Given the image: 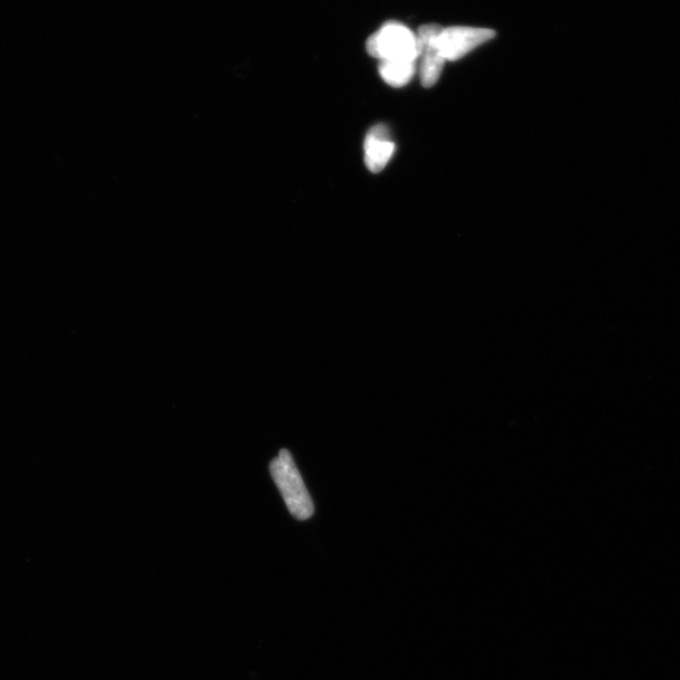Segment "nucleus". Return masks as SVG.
Returning a JSON list of instances; mask_svg holds the SVG:
<instances>
[{"mask_svg": "<svg viewBox=\"0 0 680 680\" xmlns=\"http://www.w3.org/2000/svg\"><path fill=\"white\" fill-rule=\"evenodd\" d=\"M443 27L439 25L421 26L416 33L421 58V81L425 87L434 86L440 79L445 60L437 51L436 37Z\"/></svg>", "mask_w": 680, "mask_h": 680, "instance_id": "4", "label": "nucleus"}, {"mask_svg": "<svg viewBox=\"0 0 680 680\" xmlns=\"http://www.w3.org/2000/svg\"><path fill=\"white\" fill-rule=\"evenodd\" d=\"M494 37L495 31L489 28L443 27L436 37V47L445 62L458 61Z\"/></svg>", "mask_w": 680, "mask_h": 680, "instance_id": "3", "label": "nucleus"}, {"mask_svg": "<svg viewBox=\"0 0 680 680\" xmlns=\"http://www.w3.org/2000/svg\"><path fill=\"white\" fill-rule=\"evenodd\" d=\"M416 72V62L381 61L380 75L385 82L401 87L411 81Z\"/></svg>", "mask_w": 680, "mask_h": 680, "instance_id": "6", "label": "nucleus"}, {"mask_svg": "<svg viewBox=\"0 0 680 680\" xmlns=\"http://www.w3.org/2000/svg\"><path fill=\"white\" fill-rule=\"evenodd\" d=\"M270 473L286 507L299 521H307L313 517L314 503L301 478L293 455L286 449L280 450L279 455L270 464Z\"/></svg>", "mask_w": 680, "mask_h": 680, "instance_id": "1", "label": "nucleus"}, {"mask_svg": "<svg viewBox=\"0 0 680 680\" xmlns=\"http://www.w3.org/2000/svg\"><path fill=\"white\" fill-rule=\"evenodd\" d=\"M367 52L381 61L416 62L420 57L416 33L398 22H388L380 31L369 37Z\"/></svg>", "mask_w": 680, "mask_h": 680, "instance_id": "2", "label": "nucleus"}, {"mask_svg": "<svg viewBox=\"0 0 680 680\" xmlns=\"http://www.w3.org/2000/svg\"><path fill=\"white\" fill-rule=\"evenodd\" d=\"M366 165L369 171L380 173L391 159L395 144L390 140L386 125H377L369 132L365 143Z\"/></svg>", "mask_w": 680, "mask_h": 680, "instance_id": "5", "label": "nucleus"}]
</instances>
